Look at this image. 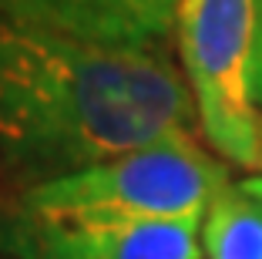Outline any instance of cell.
I'll list each match as a JSON object with an SVG mask.
<instances>
[{"mask_svg": "<svg viewBox=\"0 0 262 259\" xmlns=\"http://www.w3.org/2000/svg\"><path fill=\"white\" fill-rule=\"evenodd\" d=\"M185 74L162 51L71 41L0 17V175L17 192L192 135Z\"/></svg>", "mask_w": 262, "mask_h": 259, "instance_id": "cell-1", "label": "cell"}, {"mask_svg": "<svg viewBox=\"0 0 262 259\" xmlns=\"http://www.w3.org/2000/svg\"><path fill=\"white\" fill-rule=\"evenodd\" d=\"M229 185V168L215 155H208L195 135H178L57 182L14 192V202L54 219L202 222Z\"/></svg>", "mask_w": 262, "mask_h": 259, "instance_id": "cell-2", "label": "cell"}, {"mask_svg": "<svg viewBox=\"0 0 262 259\" xmlns=\"http://www.w3.org/2000/svg\"><path fill=\"white\" fill-rule=\"evenodd\" d=\"M175 41L208 148L239 168H262V118L252 101L255 0H182Z\"/></svg>", "mask_w": 262, "mask_h": 259, "instance_id": "cell-3", "label": "cell"}, {"mask_svg": "<svg viewBox=\"0 0 262 259\" xmlns=\"http://www.w3.org/2000/svg\"><path fill=\"white\" fill-rule=\"evenodd\" d=\"M202 222H94L54 219L0 202L4 259H202Z\"/></svg>", "mask_w": 262, "mask_h": 259, "instance_id": "cell-4", "label": "cell"}, {"mask_svg": "<svg viewBox=\"0 0 262 259\" xmlns=\"http://www.w3.org/2000/svg\"><path fill=\"white\" fill-rule=\"evenodd\" d=\"M182 0H0V17L71 41L121 51H162Z\"/></svg>", "mask_w": 262, "mask_h": 259, "instance_id": "cell-5", "label": "cell"}, {"mask_svg": "<svg viewBox=\"0 0 262 259\" xmlns=\"http://www.w3.org/2000/svg\"><path fill=\"white\" fill-rule=\"evenodd\" d=\"M202 249L208 259H262V202L239 182L208 206L202 219Z\"/></svg>", "mask_w": 262, "mask_h": 259, "instance_id": "cell-6", "label": "cell"}, {"mask_svg": "<svg viewBox=\"0 0 262 259\" xmlns=\"http://www.w3.org/2000/svg\"><path fill=\"white\" fill-rule=\"evenodd\" d=\"M252 101L262 111V0H255V57H252Z\"/></svg>", "mask_w": 262, "mask_h": 259, "instance_id": "cell-7", "label": "cell"}, {"mask_svg": "<svg viewBox=\"0 0 262 259\" xmlns=\"http://www.w3.org/2000/svg\"><path fill=\"white\" fill-rule=\"evenodd\" d=\"M239 185H242V189H246L252 198H259V202H262V175H249V178H242Z\"/></svg>", "mask_w": 262, "mask_h": 259, "instance_id": "cell-8", "label": "cell"}, {"mask_svg": "<svg viewBox=\"0 0 262 259\" xmlns=\"http://www.w3.org/2000/svg\"><path fill=\"white\" fill-rule=\"evenodd\" d=\"M0 259H4V256H0Z\"/></svg>", "mask_w": 262, "mask_h": 259, "instance_id": "cell-9", "label": "cell"}]
</instances>
